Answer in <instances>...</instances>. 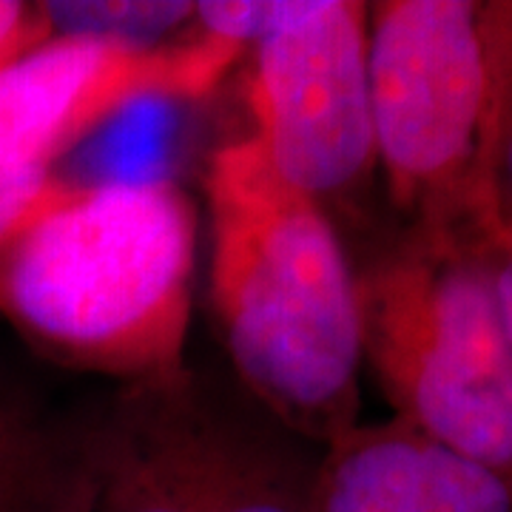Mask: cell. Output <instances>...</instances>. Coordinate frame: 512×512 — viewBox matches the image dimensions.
Returning <instances> with one entry per match:
<instances>
[{
  "mask_svg": "<svg viewBox=\"0 0 512 512\" xmlns=\"http://www.w3.org/2000/svg\"><path fill=\"white\" fill-rule=\"evenodd\" d=\"M211 299L242 390L316 447L359 413L356 268L328 211L265 160L254 137L205 171Z\"/></svg>",
  "mask_w": 512,
  "mask_h": 512,
  "instance_id": "cell-1",
  "label": "cell"
},
{
  "mask_svg": "<svg viewBox=\"0 0 512 512\" xmlns=\"http://www.w3.org/2000/svg\"><path fill=\"white\" fill-rule=\"evenodd\" d=\"M77 495V421L0 390V512H74Z\"/></svg>",
  "mask_w": 512,
  "mask_h": 512,
  "instance_id": "cell-9",
  "label": "cell"
},
{
  "mask_svg": "<svg viewBox=\"0 0 512 512\" xmlns=\"http://www.w3.org/2000/svg\"><path fill=\"white\" fill-rule=\"evenodd\" d=\"M43 40H49V29L37 3L0 0V69L15 63Z\"/></svg>",
  "mask_w": 512,
  "mask_h": 512,
  "instance_id": "cell-14",
  "label": "cell"
},
{
  "mask_svg": "<svg viewBox=\"0 0 512 512\" xmlns=\"http://www.w3.org/2000/svg\"><path fill=\"white\" fill-rule=\"evenodd\" d=\"M311 6L313 0H200L197 26L248 49L308 15Z\"/></svg>",
  "mask_w": 512,
  "mask_h": 512,
  "instance_id": "cell-12",
  "label": "cell"
},
{
  "mask_svg": "<svg viewBox=\"0 0 512 512\" xmlns=\"http://www.w3.org/2000/svg\"><path fill=\"white\" fill-rule=\"evenodd\" d=\"M245 46L200 26L163 43L49 37L0 69V154L49 168L69 148L143 100H200Z\"/></svg>",
  "mask_w": 512,
  "mask_h": 512,
  "instance_id": "cell-7",
  "label": "cell"
},
{
  "mask_svg": "<svg viewBox=\"0 0 512 512\" xmlns=\"http://www.w3.org/2000/svg\"><path fill=\"white\" fill-rule=\"evenodd\" d=\"M367 6L313 0L308 15L254 43L251 137L276 174L322 208L376 171Z\"/></svg>",
  "mask_w": 512,
  "mask_h": 512,
  "instance_id": "cell-6",
  "label": "cell"
},
{
  "mask_svg": "<svg viewBox=\"0 0 512 512\" xmlns=\"http://www.w3.org/2000/svg\"><path fill=\"white\" fill-rule=\"evenodd\" d=\"M72 191L74 185L55 177L49 168L15 163L0 154V245Z\"/></svg>",
  "mask_w": 512,
  "mask_h": 512,
  "instance_id": "cell-13",
  "label": "cell"
},
{
  "mask_svg": "<svg viewBox=\"0 0 512 512\" xmlns=\"http://www.w3.org/2000/svg\"><path fill=\"white\" fill-rule=\"evenodd\" d=\"M487 103L478 165L481 237L490 254L512 242V0L478 3Z\"/></svg>",
  "mask_w": 512,
  "mask_h": 512,
  "instance_id": "cell-10",
  "label": "cell"
},
{
  "mask_svg": "<svg viewBox=\"0 0 512 512\" xmlns=\"http://www.w3.org/2000/svg\"><path fill=\"white\" fill-rule=\"evenodd\" d=\"M362 362L396 419L512 484V342L493 254L404 234L356 268Z\"/></svg>",
  "mask_w": 512,
  "mask_h": 512,
  "instance_id": "cell-3",
  "label": "cell"
},
{
  "mask_svg": "<svg viewBox=\"0 0 512 512\" xmlns=\"http://www.w3.org/2000/svg\"><path fill=\"white\" fill-rule=\"evenodd\" d=\"M197 214L177 183L74 185L0 245V311L43 356L123 384L185 370Z\"/></svg>",
  "mask_w": 512,
  "mask_h": 512,
  "instance_id": "cell-2",
  "label": "cell"
},
{
  "mask_svg": "<svg viewBox=\"0 0 512 512\" xmlns=\"http://www.w3.org/2000/svg\"><path fill=\"white\" fill-rule=\"evenodd\" d=\"M367 74L376 168L407 222L404 234L487 248L478 197L487 103L478 0L370 3Z\"/></svg>",
  "mask_w": 512,
  "mask_h": 512,
  "instance_id": "cell-5",
  "label": "cell"
},
{
  "mask_svg": "<svg viewBox=\"0 0 512 512\" xmlns=\"http://www.w3.org/2000/svg\"><path fill=\"white\" fill-rule=\"evenodd\" d=\"M316 512H512V484L399 419L356 424L322 450Z\"/></svg>",
  "mask_w": 512,
  "mask_h": 512,
  "instance_id": "cell-8",
  "label": "cell"
},
{
  "mask_svg": "<svg viewBox=\"0 0 512 512\" xmlns=\"http://www.w3.org/2000/svg\"><path fill=\"white\" fill-rule=\"evenodd\" d=\"M77 447L74 512H316V444L188 367L120 384Z\"/></svg>",
  "mask_w": 512,
  "mask_h": 512,
  "instance_id": "cell-4",
  "label": "cell"
},
{
  "mask_svg": "<svg viewBox=\"0 0 512 512\" xmlns=\"http://www.w3.org/2000/svg\"><path fill=\"white\" fill-rule=\"evenodd\" d=\"M49 37L163 43L197 26L191 0H49L37 3Z\"/></svg>",
  "mask_w": 512,
  "mask_h": 512,
  "instance_id": "cell-11",
  "label": "cell"
},
{
  "mask_svg": "<svg viewBox=\"0 0 512 512\" xmlns=\"http://www.w3.org/2000/svg\"><path fill=\"white\" fill-rule=\"evenodd\" d=\"M493 282L501 319H504V328L512 342V242L493 254Z\"/></svg>",
  "mask_w": 512,
  "mask_h": 512,
  "instance_id": "cell-15",
  "label": "cell"
}]
</instances>
